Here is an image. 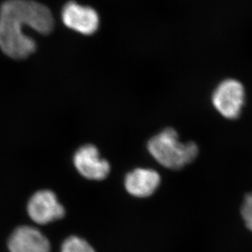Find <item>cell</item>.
I'll use <instances>...</instances> for the list:
<instances>
[{"label": "cell", "instance_id": "obj_4", "mask_svg": "<svg viewBox=\"0 0 252 252\" xmlns=\"http://www.w3.org/2000/svg\"><path fill=\"white\" fill-rule=\"evenodd\" d=\"M27 211L32 221L45 225L59 220L65 216V209L59 201L56 194L50 190L37 191L30 199Z\"/></svg>", "mask_w": 252, "mask_h": 252}, {"label": "cell", "instance_id": "obj_9", "mask_svg": "<svg viewBox=\"0 0 252 252\" xmlns=\"http://www.w3.org/2000/svg\"><path fill=\"white\" fill-rule=\"evenodd\" d=\"M59 252H97V251L86 238L72 234L63 241Z\"/></svg>", "mask_w": 252, "mask_h": 252}, {"label": "cell", "instance_id": "obj_6", "mask_svg": "<svg viewBox=\"0 0 252 252\" xmlns=\"http://www.w3.org/2000/svg\"><path fill=\"white\" fill-rule=\"evenodd\" d=\"M73 162L78 172L87 180H104L111 170L108 161L101 158L97 148L91 144L80 147L75 152Z\"/></svg>", "mask_w": 252, "mask_h": 252}, {"label": "cell", "instance_id": "obj_11", "mask_svg": "<svg viewBox=\"0 0 252 252\" xmlns=\"http://www.w3.org/2000/svg\"><path fill=\"white\" fill-rule=\"evenodd\" d=\"M244 222H245L247 228H248L251 232H252V215L250 217H248V218L244 220Z\"/></svg>", "mask_w": 252, "mask_h": 252}, {"label": "cell", "instance_id": "obj_2", "mask_svg": "<svg viewBox=\"0 0 252 252\" xmlns=\"http://www.w3.org/2000/svg\"><path fill=\"white\" fill-rule=\"evenodd\" d=\"M148 152L159 164L170 170H179L196 159L198 147L192 142L182 143L176 131L165 128L151 138Z\"/></svg>", "mask_w": 252, "mask_h": 252}, {"label": "cell", "instance_id": "obj_8", "mask_svg": "<svg viewBox=\"0 0 252 252\" xmlns=\"http://www.w3.org/2000/svg\"><path fill=\"white\" fill-rule=\"evenodd\" d=\"M160 183V175L156 170L137 168L126 175L125 187L132 196L144 198L153 195L159 187Z\"/></svg>", "mask_w": 252, "mask_h": 252}, {"label": "cell", "instance_id": "obj_10", "mask_svg": "<svg viewBox=\"0 0 252 252\" xmlns=\"http://www.w3.org/2000/svg\"><path fill=\"white\" fill-rule=\"evenodd\" d=\"M241 215L243 216V220L252 215V191L246 195L241 208Z\"/></svg>", "mask_w": 252, "mask_h": 252}, {"label": "cell", "instance_id": "obj_1", "mask_svg": "<svg viewBox=\"0 0 252 252\" xmlns=\"http://www.w3.org/2000/svg\"><path fill=\"white\" fill-rule=\"evenodd\" d=\"M23 26L39 34H49L54 19L45 5L34 0H6L0 7V49L12 59H27L36 49V43L23 33Z\"/></svg>", "mask_w": 252, "mask_h": 252}, {"label": "cell", "instance_id": "obj_7", "mask_svg": "<svg viewBox=\"0 0 252 252\" xmlns=\"http://www.w3.org/2000/svg\"><path fill=\"white\" fill-rule=\"evenodd\" d=\"M9 252H52L49 238L38 228L20 226L10 236L7 243Z\"/></svg>", "mask_w": 252, "mask_h": 252}, {"label": "cell", "instance_id": "obj_5", "mask_svg": "<svg viewBox=\"0 0 252 252\" xmlns=\"http://www.w3.org/2000/svg\"><path fill=\"white\" fill-rule=\"evenodd\" d=\"M62 19L69 29L85 35L94 34L99 27V15L97 11L76 2H69L64 6Z\"/></svg>", "mask_w": 252, "mask_h": 252}, {"label": "cell", "instance_id": "obj_3", "mask_svg": "<svg viewBox=\"0 0 252 252\" xmlns=\"http://www.w3.org/2000/svg\"><path fill=\"white\" fill-rule=\"evenodd\" d=\"M245 89L242 83L233 79L224 80L219 84L212 95L214 107L228 120L239 117L245 104Z\"/></svg>", "mask_w": 252, "mask_h": 252}]
</instances>
